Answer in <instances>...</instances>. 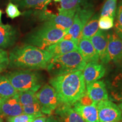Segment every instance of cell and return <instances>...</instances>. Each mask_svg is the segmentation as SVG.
I'll use <instances>...</instances> for the list:
<instances>
[{"mask_svg":"<svg viewBox=\"0 0 122 122\" xmlns=\"http://www.w3.org/2000/svg\"><path fill=\"white\" fill-rule=\"evenodd\" d=\"M18 93L6 76L0 75V96L2 98L12 97L17 94Z\"/></svg>","mask_w":122,"mask_h":122,"instance_id":"cell-22","label":"cell"},{"mask_svg":"<svg viewBox=\"0 0 122 122\" xmlns=\"http://www.w3.org/2000/svg\"><path fill=\"white\" fill-rule=\"evenodd\" d=\"M122 61V40L114 31L107 33L106 64Z\"/></svg>","mask_w":122,"mask_h":122,"instance_id":"cell-10","label":"cell"},{"mask_svg":"<svg viewBox=\"0 0 122 122\" xmlns=\"http://www.w3.org/2000/svg\"><path fill=\"white\" fill-rule=\"evenodd\" d=\"M118 107L119 108L120 111H121L122 115V102H120L119 103V104L118 105Z\"/></svg>","mask_w":122,"mask_h":122,"instance_id":"cell-37","label":"cell"},{"mask_svg":"<svg viewBox=\"0 0 122 122\" xmlns=\"http://www.w3.org/2000/svg\"><path fill=\"white\" fill-rule=\"evenodd\" d=\"M86 62L78 50L53 57L46 69L53 76L83 71Z\"/></svg>","mask_w":122,"mask_h":122,"instance_id":"cell-3","label":"cell"},{"mask_svg":"<svg viewBox=\"0 0 122 122\" xmlns=\"http://www.w3.org/2000/svg\"><path fill=\"white\" fill-rule=\"evenodd\" d=\"M54 112L62 122H84L81 117L69 105L61 103Z\"/></svg>","mask_w":122,"mask_h":122,"instance_id":"cell-18","label":"cell"},{"mask_svg":"<svg viewBox=\"0 0 122 122\" xmlns=\"http://www.w3.org/2000/svg\"><path fill=\"white\" fill-rule=\"evenodd\" d=\"M97 108L100 122H119L122 120L121 111L111 101H101L97 103Z\"/></svg>","mask_w":122,"mask_h":122,"instance_id":"cell-8","label":"cell"},{"mask_svg":"<svg viewBox=\"0 0 122 122\" xmlns=\"http://www.w3.org/2000/svg\"><path fill=\"white\" fill-rule=\"evenodd\" d=\"M0 122H2V119L1 117H0Z\"/></svg>","mask_w":122,"mask_h":122,"instance_id":"cell-40","label":"cell"},{"mask_svg":"<svg viewBox=\"0 0 122 122\" xmlns=\"http://www.w3.org/2000/svg\"><path fill=\"white\" fill-rule=\"evenodd\" d=\"M6 76L18 92L31 91L37 92L44 83L41 75L35 70H16Z\"/></svg>","mask_w":122,"mask_h":122,"instance_id":"cell-5","label":"cell"},{"mask_svg":"<svg viewBox=\"0 0 122 122\" xmlns=\"http://www.w3.org/2000/svg\"><path fill=\"white\" fill-rule=\"evenodd\" d=\"M77 50V44L74 41L63 39L50 46L45 50L49 51L51 56L56 57L67 54Z\"/></svg>","mask_w":122,"mask_h":122,"instance_id":"cell-16","label":"cell"},{"mask_svg":"<svg viewBox=\"0 0 122 122\" xmlns=\"http://www.w3.org/2000/svg\"><path fill=\"white\" fill-rule=\"evenodd\" d=\"M36 96L42 113L45 115L51 114L61 103L54 88L48 84L41 86Z\"/></svg>","mask_w":122,"mask_h":122,"instance_id":"cell-7","label":"cell"},{"mask_svg":"<svg viewBox=\"0 0 122 122\" xmlns=\"http://www.w3.org/2000/svg\"><path fill=\"white\" fill-rule=\"evenodd\" d=\"M108 93L111 100L122 102V71L116 74L108 85Z\"/></svg>","mask_w":122,"mask_h":122,"instance_id":"cell-20","label":"cell"},{"mask_svg":"<svg viewBox=\"0 0 122 122\" xmlns=\"http://www.w3.org/2000/svg\"><path fill=\"white\" fill-rule=\"evenodd\" d=\"M46 122H62L58 117H55L54 115H50L46 119Z\"/></svg>","mask_w":122,"mask_h":122,"instance_id":"cell-34","label":"cell"},{"mask_svg":"<svg viewBox=\"0 0 122 122\" xmlns=\"http://www.w3.org/2000/svg\"><path fill=\"white\" fill-rule=\"evenodd\" d=\"M62 1V0H48V2H47V4H46V6L48 5L49 4L50 2H51V1H55V2H60V1Z\"/></svg>","mask_w":122,"mask_h":122,"instance_id":"cell-36","label":"cell"},{"mask_svg":"<svg viewBox=\"0 0 122 122\" xmlns=\"http://www.w3.org/2000/svg\"><path fill=\"white\" fill-rule=\"evenodd\" d=\"M23 113L30 115H34L37 117L43 116L44 114L42 113L41 109L40 103L37 101L35 102L28 104L25 106H23Z\"/></svg>","mask_w":122,"mask_h":122,"instance_id":"cell-28","label":"cell"},{"mask_svg":"<svg viewBox=\"0 0 122 122\" xmlns=\"http://www.w3.org/2000/svg\"><path fill=\"white\" fill-rule=\"evenodd\" d=\"M49 84L56 91L61 103L71 106L86 93L83 71L53 76L49 80Z\"/></svg>","mask_w":122,"mask_h":122,"instance_id":"cell-2","label":"cell"},{"mask_svg":"<svg viewBox=\"0 0 122 122\" xmlns=\"http://www.w3.org/2000/svg\"><path fill=\"white\" fill-rule=\"evenodd\" d=\"M114 28L116 34L122 40V0L117 8Z\"/></svg>","mask_w":122,"mask_h":122,"instance_id":"cell-27","label":"cell"},{"mask_svg":"<svg viewBox=\"0 0 122 122\" xmlns=\"http://www.w3.org/2000/svg\"><path fill=\"white\" fill-rule=\"evenodd\" d=\"M86 92L89 97L95 102L109 99V93L106 84L102 80L85 84Z\"/></svg>","mask_w":122,"mask_h":122,"instance_id":"cell-12","label":"cell"},{"mask_svg":"<svg viewBox=\"0 0 122 122\" xmlns=\"http://www.w3.org/2000/svg\"><path fill=\"white\" fill-rule=\"evenodd\" d=\"M3 99H4V98H2V97L0 96V107H1V103H2Z\"/></svg>","mask_w":122,"mask_h":122,"instance_id":"cell-39","label":"cell"},{"mask_svg":"<svg viewBox=\"0 0 122 122\" xmlns=\"http://www.w3.org/2000/svg\"><path fill=\"white\" fill-rule=\"evenodd\" d=\"M52 58L47 50L26 44L16 46L10 51L9 66L16 70L46 69Z\"/></svg>","mask_w":122,"mask_h":122,"instance_id":"cell-1","label":"cell"},{"mask_svg":"<svg viewBox=\"0 0 122 122\" xmlns=\"http://www.w3.org/2000/svg\"><path fill=\"white\" fill-rule=\"evenodd\" d=\"M9 55L6 50L0 48V72L4 71L9 67Z\"/></svg>","mask_w":122,"mask_h":122,"instance_id":"cell-31","label":"cell"},{"mask_svg":"<svg viewBox=\"0 0 122 122\" xmlns=\"http://www.w3.org/2000/svg\"><path fill=\"white\" fill-rule=\"evenodd\" d=\"M36 93L31 91L18 92V98L22 106H25L37 101Z\"/></svg>","mask_w":122,"mask_h":122,"instance_id":"cell-26","label":"cell"},{"mask_svg":"<svg viewBox=\"0 0 122 122\" xmlns=\"http://www.w3.org/2000/svg\"><path fill=\"white\" fill-rule=\"evenodd\" d=\"M46 117L45 116H41V117H37L33 120L32 122H46Z\"/></svg>","mask_w":122,"mask_h":122,"instance_id":"cell-35","label":"cell"},{"mask_svg":"<svg viewBox=\"0 0 122 122\" xmlns=\"http://www.w3.org/2000/svg\"><path fill=\"white\" fill-rule=\"evenodd\" d=\"M86 0H62L60 1L58 10L76 11L79 7L85 6Z\"/></svg>","mask_w":122,"mask_h":122,"instance_id":"cell-23","label":"cell"},{"mask_svg":"<svg viewBox=\"0 0 122 122\" xmlns=\"http://www.w3.org/2000/svg\"><path fill=\"white\" fill-rule=\"evenodd\" d=\"M106 69L102 64L99 62L87 63L83 70L85 84L96 81L104 76Z\"/></svg>","mask_w":122,"mask_h":122,"instance_id":"cell-13","label":"cell"},{"mask_svg":"<svg viewBox=\"0 0 122 122\" xmlns=\"http://www.w3.org/2000/svg\"><path fill=\"white\" fill-rule=\"evenodd\" d=\"M48 0H16L18 5L22 9H42L47 6Z\"/></svg>","mask_w":122,"mask_h":122,"instance_id":"cell-24","label":"cell"},{"mask_svg":"<svg viewBox=\"0 0 122 122\" xmlns=\"http://www.w3.org/2000/svg\"><path fill=\"white\" fill-rule=\"evenodd\" d=\"M89 39L98 53L100 60L102 63H106L107 49V33H105L103 30L100 29Z\"/></svg>","mask_w":122,"mask_h":122,"instance_id":"cell-14","label":"cell"},{"mask_svg":"<svg viewBox=\"0 0 122 122\" xmlns=\"http://www.w3.org/2000/svg\"><path fill=\"white\" fill-rule=\"evenodd\" d=\"M67 32L45 22L41 27L28 35L25 42L28 45L46 50L63 39Z\"/></svg>","mask_w":122,"mask_h":122,"instance_id":"cell-4","label":"cell"},{"mask_svg":"<svg viewBox=\"0 0 122 122\" xmlns=\"http://www.w3.org/2000/svg\"><path fill=\"white\" fill-rule=\"evenodd\" d=\"M99 18V15L95 14L88 21L82 30V38L90 39L98 32L100 30L98 26Z\"/></svg>","mask_w":122,"mask_h":122,"instance_id":"cell-21","label":"cell"},{"mask_svg":"<svg viewBox=\"0 0 122 122\" xmlns=\"http://www.w3.org/2000/svg\"><path fill=\"white\" fill-rule=\"evenodd\" d=\"M77 102L80 103V104L85 105V106H88V105H97V102H95L93 101L90 98L89 96L86 93V92Z\"/></svg>","mask_w":122,"mask_h":122,"instance_id":"cell-33","label":"cell"},{"mask_svg":"<svg viewBox=\"0 0 122 122\" xmlns=\"http://www.w3.org/2000/svg\"><path fill=\"white\" fill-rule=\"evenodd\" d=\"M77 50L85 62H99V56L89 39L82 38L77 44Z\"/></svg>","mask_w":122,"mask_h":122,"instance_id":"cell-15","label":"cell"},{"mask_svg":"<svg viewBox=\"0 0 122 122\" xmlns=\"http://www.w3.org/2000/svg\"><path fill=\"white\" fill-rule=\"evenodd\" d=\"M37 116L23 113L19 115L7 118V122H32Z\"/></svg>","mask_w":122,"mask_h":122,"instance_id":"cell-30","label":"cell"},{"mask_svg":"<svg viewBox=\"0 0 122 122\" xmlns=\"http://www.w3.org/2000/svg\"><path fill=\"white\" fill-rule=\"evenodd\" d=\"M57 14H48L45 15V22L56 28L67 32L74 22V16L76 11L58 10Z\"/></svg>","mask_w":122,"mask_h":122,"instance_id":"cell-9","label":"cell"},{"mask_svg":"<svg viewBox=\"0 0 122 122\" xmlns=\"http://www.w3.org/2000/svg\"><path fill=\"white\" fill-rule=\"evenodd\" d=\"M6 13L7 16L11 19H14L21 15V13L18 9L17 5L11 2L9 3L6 9Z\"/></svg>","mask_w":122,"mask_h":122,"instance_id":"cell-32","label":"cell"},{"mask_svg":"<svg viewBox=\"0 0 122 122\" xmlns=\"http://www.w3.org/2000/svg\"><path fill=\"white\" fill-rule=\"evenodd\" d=\"M122 122V120H121L120 122Z\"/></svg>","mask_w":122,"mask_h":122,"instance_id":"cell-41","label":"cell"},{"mask_svg":"<svg viewBox=\"0 0 122 122\" xmlns=\"http://www.w3.org/2000/svg\"><path fill=\"white\" fill-rule=\"evenodd\" d=\"M84 122H100L97 105H83L77 102L72 106Z\"/></svg>","mask_w":122,"mask_h":122,"instance_id":"cell-17","label":"cell"},{"mask_svg":"<svg viewBox=\"0 0 122 122\" xmlns=\"http://www.w3.org/2000/svg\"><path fill=\"white\" fill-rule=\"evenodd\" d=\"M93 14V10L91 7L84 6L77 9L75 14L72 25L63 39L74 41L78 44L79 41L82 39V30L84 27Z\"/></svg>","mask_w":122,"mask_h":122,"instance_id":"cell-6","label":"cell"},{"mask_svg":"<svg viewBox=\"0 0 122 122\" xmlns=\"http://www.w3.org/2000/svg\"><path fill=\"white\" fill-rule=\"evenodd\" d=\"M118 0H106L103 5L100 16H107L115 19Z\"/></svg>","mask_w":122,"mask_h":122,"instance_id":"cell-25","label":"cell"},{"mask_svg":"<svg viewBox=\"0 0 122 122\" xmlns=\"http://www.w3.org/2000/svg\"><path fill=\"white\" fill-rule=\"evenodd\" d=\"M114 18L107 16H100L98 19L99 28L101 30H109L114 27Z\"/></svg>","mask_w":122,"mask_h":122,"instance_id":"cell-29","label":"cell"},{"mask_svg":"<svg viewBox=\"0 0 122 122\" xmlns=\"http://www.w3.org/2000/svg\"><path fill=\"white\" fill-rule=\"evenodd\" d=\"M1 16H2V11L0 9V23H2V22H1Z\"/></svg>","mask_w":122,"mask_h":122,"instance_id":"cell-38","label":"cell"},{"mask_svg":"<svg viewBox=\"0 0 122 122\" xmlns=\"http://www.w3.org/2000/svg\"><path fill=\"white\" fill-rule=\"evenodd\" d=\"M23 113V107L19 102L18 94L3 99L0 107V117L9 118Z\"/></svg>","mask_w":122,"mask_h":122,"instance_id":"cell-11","label":"cell"},{"mask_svg":"<svg viewBox=\"0 0 122 122\" xmlns=\"http://www.w3.org/2000/svg\"><path fill=\"white\" fill-rule=\"evenodd\" d=\"M17 32L9 24L0 23V48H7L15 43Z\"/></svg>","mask_w":122,"mask_h":122,"instance_id":"cell-19","label":"cell"}]
</instances>
